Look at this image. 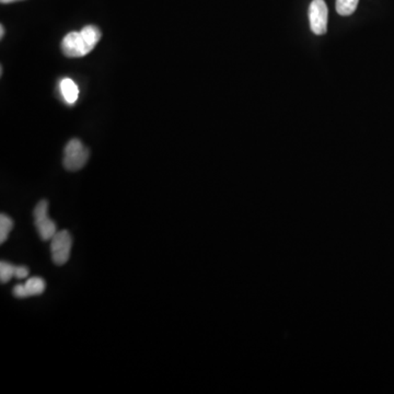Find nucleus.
I'll list each match as a JSON object with an SVG mask.
<instances>
[{
	"mask_svg": "<svg viewBox=\"0 0 394 394\" xmlns=\"http://www.w3.org/2000/svg\"><path fill=\"white\" fill-rule=\"evenodd\" d=\"M100 30L95 26H87L80 32H70L62 42V50L67 58H83L95 48L101 40Z\"/></svg>",
	"mask_w": 394,
	"mask_h": 394,
	"instance_id": "f257e3e1",
	"label": "nucleus"
},
{
	"mask_svg": "<svg viewBox=\"0 0 394 394\" xmlns=\"http://www.w3.org/2000/svg\"><path fill=\"white\" fill-rule=\"evenodd\" d=\"M88 148L83 145L79 139L69 140L64 150L63 164L68 171H79L86 166L89 160Z\"/></svg>",
	"mask_w": 394,
	"mask_h": 394,
	"instance_id": "f03ea898",
	"label": "nucleus"
},
{
	"mask_svg": "<svg viewBox=\"0 0 394 394\" xmlns=\"http://www.w3.org/2000/svg\"><path fill=\"white\" fill-rule=\"evenodd\" d=\"M34 225L38 235L43 241H50L58 233L56 223L48 217V202L43 200L38 203L33 211Z\"/></svg>",
	"mask_w": 394,
	"mask_h": 394,
	"instance_id": "7ed1b4c3",
	"label": "nucleus"
},
{
	"mask_svg": "<svg viewBox=\"0 0 394 394\" xmlns=\"http://www.w3.org/2000/svg\"><path fill=\"white\" fill-rule=\"evenodd\" d=\"M73 247L72 235L67 230H60L55 233L50 240V255L56 265L62 266L68 262Z\"/></svg>",
	"mask_w": 394,
	"mask_h": 394,
	"instance_id": "20e7f679",
	"label": "nucleus"
},
{
	"mask_svg": "<svg viewBox=\"0 0 394 394\" xmlns=\"http://www.w3.org/2000/svg\"><path fill=\"white\" fill-rule=\"evenodd\" d=\"M309 21L316 36H323L328 31V7L324 0H312L309 6Z\"/></svg>",
	"mask_w": 394,
	"mask_h": 394,
	"instance_id": "39448f33",
	"label": "nucleus"
},
{
	"mask_svg": "<svg viewBox=\"0 0 394 394\" xmlns=\"http://www.w3.org/2000/svg\"><path fill=\"white\" fill-rule=\"evenodd\" d=\"M46 288V280L41 277H31L24 284L15 286L12 292L17 298H28L32 296H40Z\"/></svg>",
	"mask_w": 394,
	"mask_h": 394,
	"instance_id": "423d86ee",
	"label": "nucleus"
},
{
	"mask_svg": "<svg viewBox=\"0 0 394 394\" xmlns=\"http://www.w3.org/2000/svg\"><path fill=\"white\" fill-rule=\"evenodd\" d=\"M60 89L65 102L68 103L69 105H75L77 102L79 97V88L73 79H63L60 83Z\"/></svg>",
	"mask_w": 394,
	"mask_h": 394,
	"instance_id": "0eeeda50",
	"label": "nucleus"
},
{
	"mask_svg": "<svg viewBox=\"0 0 394 394\" xmlns=\"http://www.w3.org/2000/svg\"><path fill=\"white\" fill-rule=\"evenodd\" d=\"M15 223L7 214L0 215V243L3 245L7 241Z\"/></svg>",
	"mask_w": 394,
	"mask_h": 394,
	"instance_id": "6e6552de",
	"label": "nucleus"
},
{
	"mask_svg": "<svg viewBox=\"0 0 394 394\" xmlns=\"http://www.w3.org/2000/svg\"><path fill=\"white\" fill-rule=\"evenodd\" d=\"M359 0H336V11L341 16H351L358 6Z\"/></svg>",
	"mask_w": 394,
	"mask_h": 394,
	"instance_id": "1a4fd4ad",
	"label": "nucleus"
},
{
	"mask_svg": "<svg viewBox=\"0 0 394 394\" xmlns=\"http://www.w3.org/2000/svg\"><path fill=\"white\" fill-rule=\"evenodd\" d=\"M16 276V265L8 262H0V282L8 283Z\"/></svg>",
	"mask_w": 394,
	"mask_h": 394,
	"instance_id": "9d476101",
	"label": "nucleus"
},
{
	"mask_svg": "<svg viewBox=\"0 0 394 394\" xmlns=\"http://www.w3.org/2000/svg\"><path fill=\"white\" fill-rule=\"evenodd\" d=\"M30 271L26 266H16V278L23 279L29 276Z\"/></svg>",
	"mask_w": 394,
	"mask_h": 394,
	"instance_id": "9b49d317",
	"label": "nucleus"
},
{
	"mask_svg": "<svg viewBox=\"0 0 394 394\" xmlns=\"http://www.w3.org/2000/svg\"><path fill=\"white\" fill-rule=\"evenodd\" d=\"M1 4H10L14 3V1H18V0H0Z\"/></svg>",
	"mask_w": 394,
	"mask_h": 394,
	"instance_id": "f8f14e48",
	"label": "nucleus"
},
{
	"mask_svg": "<svg viewBox=\"0 0 394 394\" xmlns=\"http://www.w3.org/2000/svg\"><path fill=\"white\" fill-rule=\"evenodd\" d=\"M0 32H1V36H1V38H4V32H5V29H4L3 26H0Z\"/></svg>",
	"mask_w": 394,
	"mask_h": 394,
	"instance_id": "ddd939ff",
	"label": "nucleus"
}]
</instances>
